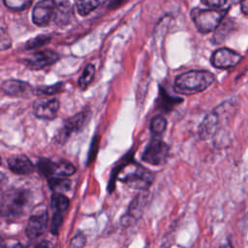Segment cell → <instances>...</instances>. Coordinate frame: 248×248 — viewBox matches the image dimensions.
<instances>
[{"mask_svg": "<svg viewBox=\"0 0 248 248\" xmlns=\"http://www.w3.org/2000/svg\"><path fill=\"white\" fill-rule=\"evenodd\" d=\"M215 80L211 72L204 70H190L175 78L173 88L176 93L193 95L207 89Z\"/></svg>", "mask_w": 248, "mask_h": 248, "instance_id": "cell-1", "label": "cell"}, {"mask_svg": "<svg viewBox=\"0 0 248 248\" xmlns=\"http://www.w3.org/2000/svg\"><path fill=\"white\" fill-rule=\"evenodd\" d=\"M226 14L227 10L225 9L195 8L191 11V18L198 31L206 34L216 30L220 26Z\"/></svg>", "mask_w": 248, "mask_h": 248, "instance_id": "cell-2", "label": "cell"}, {"mask_svg": "<svg viewBox=\"0 0 248 248\" xmlns=\"http://www.w3.org/2000/svg\"><path fill=\"white\" fill-rule=\"evenodd\" d=\"M31 203L30 194L24 190H11L6 193L1 204V213L5 217L15 218L25 213Z\"/></svg>", "mask_w": 248, "mask_h": 248, "instance_id": "cell-3", "label": "cell"}, {"mask_svg": "<svg viewBox=\"0 0 248 248\" xmlns=\"http://www.w3.org/2000/svg\"><path fill=\"white\" fill-rule=\"evenodd\" d=\"M232 102H224L209 112L202 121L199 127V136L202 140H207L215 135L222 121V116L233 110Z\"/></svg>", "mask_w": 248, "mask_h": 248, "instance_id": "cell-4", "label": "cell"}, {"mask_svg": "<svg viewBox=\"0 0 248 248\" xmlns=\"http://www.w3.org/2000/svg\"><path fill=\"white\" fill-rule=\"evenodd\" d=\"M121 171L120 179L129 187L139 190H146L154 179L153 174L148 170L134 163L126 165Z\"/></svg>", "mask_w": 248, "mask_h": 248, "instance_id": "cell-5", "label": "cell"}, {"mask_svg": "<svg viewBox=\"0 0 248 248\" xmlns=\"http://www.w3.org/2000/svg\"><path fill=\"white\" fill-rule=\"evenodd\" d=\"M170 153L169 145L161 140L153 139L145 147L141 159L151 165L159 166L166 163Z\"/></svg>", "mask_w": 248, "mask_h": 248, "instance_id": "cell-6", "label": "cell"}, {"mask_svg": "<svg viewBox=\"0 0 248 248\" xmlns=\"http://www.w3.org/2000/svg\"><path fill=\"white\" fill-rule=\"evenodd\" d=\"M38 168L40 171L48 177H51L52 175H58V176H70L76 172V168L69 162H60V163H54L48 159H41L38 163Z\"/></svg>", "mask_w": 248, "mask_h": 248, "instance_id": "cell-7", "label": "cell"}, {"mask_svg": "<svg viewBox=\"0 0 248 248\" xmlns=\"http://www.w3.org/2000/svg\"><path fill=\"white\" fill-rule=\"evenodd\" d=\"M242 59L241 55L236 51L221 47L216 49L211 55V64L217 69H229L236 66Z\"/></svg>", "mask_w": 248, "mask_h": 248, "instance_id": "cell-8", "label": "cell"}, {"mask_svg": "<svg viewBox=\"0 0 248 248\" xmlns=\"http://www.w3.org/2000/svg\"><path fill=\"white\" fill-rule=\"evenodd\" d=\"M48 215L46 209H42L32 214L27 222L25 233L30 239H35L44 234L47 228Z\"/></svg>", "mask_w": 248, "mask_h": 248, "instance_id": "cell-9", "label": "cell"}, {"mask_svg": "<svg viewBox=\"0 0 248 248\" xmlns=\"http://www.w3.org/2000/svg\"><path fill=\"white\" fill-rule=\"evenodd\" d=\"M59 59V54L50 49L37 51L24 60L25 65L32 70H40L52 65Z\"/></svg>", "mask_w": 248, "mask_h": 248, "instance_id": "cell-10", "label": "cell"}, {"mask_svg": "<svg viewBox=\"0 0 248 248\" xmlns=\"http://www.w3.org/2000/svg\"><path fill=\"white\" fill-rule=\"evenodd\" d=\"M55 7L52 0H41L34 7L32 13L33 22L39 26L47 25L54 15Z\"/></svg>", "mask_w": 248, "mask_h": 248, "instance_id": "cell-11", "label": "cell"}, {"mask_svg": "<svg viewBox=\"0 0 248 248\" xmlns=\"http://www.w3.org/2000/svg\"><path fill=\"white\" fill-rule=\"evenodd\" d=\"M89 119L88 111H82L75 116L67 119L64 122L62 129H60L58 133V140H65L71 134L74 132L79 131L83 128V126L87 123Z\"/></svg>", "mask_w": 248, "mask_h": 248, "instance_id": "cell-12", "label": "cell"}, {"mask_svg": "<svg viewBox=\"0 0 248 248\" xmlns=\"http://www.w3.org/2000/svg\"><path fill=\"white\" fill-rule=\"evenodd\" d=\"M59 101L57 99L38 100L33 105L34 114L42 119H53L59 109Z\"/></svg>", "mask_w": 248, "mask_h": 248, "instance_id": "cell-13", "label": "cell"}, {"mask_svg": "<svg viewBox=\"0 0 248 248\" xmlns=\"http://www.w3.org/2000/svg\"><path fill=\"white\" fill-rule=\"evenodd\" d=\"M9 169L16 174L26 175L34 170V165L25 155H12L8 158Z\"/></svg>", "mask_w": 248, "mask_h": 248, "instance_id": "cell-14", "label": "cell"}, {"mask_svg": "<svg viewBox=\"0 0 248 248\" xmlns=\"http://www.w3.org/2000/svg\"><path fill=\"white\" fill-rule=\"evenodd\" d=\"M2 89L4 92L12 96H23L31 91V86L21 80L8 79L3 82Z\"/></svg>", "mask_w": 248, "mask_h": 248, "instance_id": "cell-15", "label": "cell"}, {"mask_svg": "<svg viewBox=\"0 0 248 248\" xmlns=\"http://www.w3.org/2000/svg\"><path fill=\"white\" fill-rule=\"evenodd\" d=\"M106 0H78L77 9L79 15L86 16L103 4Z\"/></svg>", "mask_w": 248, "mask_h": 248, "instance_id": "cell-16", "label": "cell"}, {"mask_svg": "<svg viewBox=\"0 0 248 248\" xmlns=\"http://www.w3.org/2000/svg\"><path fill=\"white\" fill-rule=\"evenodd\" d=\"M49 188L53 193H64L70 189L71 181L67 178H58V177H48Z\"/></svg>", "mask_w": 248, "mask_h": 248, "instance_id": "cell-17", "label": "cell"}, {"mask_svg": "<svg viewBox=\"0 0 248 248\" xmlns=\"http://www.w3.org/2000/svg\"><path fill=\"white\" fill-rule=\"evenodd\" d=\"M69 199L62 193H53L51 196V207L54 211L64 212L69 207Z\"/></svg>", "mask_w": 248, "mask_h": 248, "instance_id": "cell-18", "label": "cell"}, {"mask_svg": "<svg viewBox=\"0 0 248 248\" xmlns=\"http://www.w3.org/2000/svg\"><path fill=\"white\" fill-rule=\"evenodd\" d=\"M167 128V120L161 115L154 116L150 122V131L154 136H161Z\"/></svg>", "mask_w": 248, "mask_h": 248, "instance_id": "cell-19", "label": "cell"}, {"mask_svg": "<svg viewBox=\"0 0 248 248\" xmlns=\"http://www.w3.org/2000/svg\"><path fill=\"white\" fill-rule=\"evenodd\" d=\"M94 76H95V67L92 64L87 65L84 68V70L78 79V85L80 87H86L93 80Z\"/></svg>", "mask_w": 248, "mask_h": 248, "instance_id": "cell-20", "label": "cell"}, {"mask_svg": "<svg viewBox=\"0 0 248 248\" xmlns=\"http://www.w3.org/2000/svg\"><path fill=\"white\" fill-rule=\"evenodd\" d=\"M161 99H160V105L161 107L166 109V110H170L174 106L178 105L179 103H181L183 100L180 98H173L168 94H166V92L163 90L161 91Z\"/></svg>", "mask_w": 248, "mask_h": 248, "instance_id": "cell-21", "label": "cell"}, {"mask_svg": "<svg viewBox=\"0 0 248 248\" xmlns=\"http://www.w3.org/2000/svg\"><path fill=\"white\" fill-rule=\"evenodd\" d=\"M51 40L50 36L47 35H39L31 40H29L26 45H25V48L26 49H34L37 47H40L46 44H47L49 41Z\"/></svg>", "mask_w": 248, "mask_h": 248, "instance_id": "cell-22", "label": "cell"}, {"mask_svg": "<svg viewBox=\"0 0 248 248\" xmlns=\"http://www.w3.org/2000/svg\"><path fill=\"white\" fill-rule=\"evenodd\" d=\"M6 7L13 11H22L30 6L32 0H3Z\"/></svg>", "mask_w": 248, "mask_h": 248, "instance_id": "cell-23", "label": "cell"}, {"mask_svg": "<svg viewBox=\"0 0 248 248\" xmlns=\"http://www.w3.org/2000/svg\"><path fill=\"white\" fill-rule=\"evenodd\" d=\"M55 10H57L61 15H70L72 12V5L70 0H52Z\"/></svg>", "mask_w": 248, "mask_h": 248, "instance_id": "cell-24", "label": "cell"}, {"mask_svg": "<svg viewBox=\"0 0 248 248\" xmlns=\"http://www.w3.org/2000/svg\"><path fill=\"white\" fill-rule=\"evenodd\" d=\"M63 223V212L54 211L50 222V232L53 234H57L58 231Z\"/></svg>", "mask_w": 248, "mask_h": 248, "instance_id": "cell-25", "label": "cell"}, {"mask_svg": "<svg viewBox=\"0 0 248 248\" xmlns=\"http://www.w3.org/2000/svg\"><path fill=\"white\" fill-rule=\"evenodd\" d=\"M12 46V38L4 27H0V51L10 48Z\"/></svg>", "mask_w": 248, "mask_h": 248, "instance_id": "cell-26", "label": "cell"}, {"mask_svg": "<svg viewBox=\"0 0 248 248\" xmlns=\"http://www.w3.org/2000/svg\"><path fill=\"white\" fill-rule=\"evenodd\" d=\"M63 89V83H56L54 85L46 86V87H39L35 90L36 94H55Z\"/></svg>", "mask_w": 248, "mask_h": 248, "instance_id": "cell-27", "label": "cell"}, {"mask_svg": "<svg viewBox=\"0 0 248 248\" xmlns=\"http://www.w3.org/2000/svg\"><path fill=\"white\" fill-rule=\"evenodd\" d=\"M84 244H85V236L81 232H78L72 239L70 246L71 247H82V246H84Z\"/></svg>", "mask_w": 248, "mask_h": 248, "instance_id": "cell-28", "label": "cell"}, {"mask_svg": "<svg viewBox=\"0 0 248 248\" xmlns=\"http://www.w3.org/2000/svg\"><path fill=\"white\" fill-rule=\"evenodd\" d=\"M203 5L209 8H221L227 2V0H201Z\"/></svg>", "mask_w": 248, "mask_h": 248, "instance_id": "cell-29", "label": "cell"}, {"mask_svg": "<svg viewBox=\"0 0 248 248\" xmlns=\"http://www.w3.org/2000/svg\"><path fill=\"white\" fill-rule=\"evenodd\" d=\"M240 9L244 15L248 16V0H241Z\"/></svg>", "mask_w": 248, "mask_h": 248, "instance_id": "cell-30", "label": "cell"}, {"mask_svg": "<svg viewBox=\"0 0 248 248\" xmlns=\"http://www.w3.org/2000/svg\"><path fill=\"white\" fill-rule=\"evenodd\" d=\"M121 3H123V0H114L113 2L110 3V8H114V6H118L121 5Z\"/></svg>", "mask_w": 248, "mask_h": 248, "instance_id": "cell-31", "label": "cell"}]
</instances>
